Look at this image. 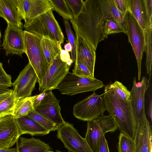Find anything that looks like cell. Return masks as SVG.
Here are the masks:
<instances>
[{"label":"cell","instance_id":"cell-25","mask_svg":"<svg viewBox=\"0 0 152 152\" xmlns=\"http://www.w3.org/2000/svg\"><path fill=\"white\" fill-rule=\"evenodd\" d=\"M34 110L29 97L19 99L15 101L13 116L15 118L26 116Z\"/></svg>","mask_w":152,"mask_h":152},{"label":"cell","instance_id":"cell-31","mask_svg":"<svg viewBox=\"0 0 152 152\" xmlns=\"http://www.w3.org/2000/svg\"><path fill=\"white\" fill-rule=\"evenodd\" d=\"M53 10L66 20H72L73 15L68 8L65 0H50Z\"/></svg>","mask_w":152,"mask_h":152},{"label":"cell","instance_id":"cell-46","mask_svg":"<svg viewBox=\"0 0 152 152\" xmlns=\"http://www.w3.org/2000/svg\"><path fill=\"white\" fill-rule=\"evenodd\" d=\"M1 32H0V39H1Z\"/></svg>","mask_w":152,"mask_h":152},{"label":"cell","instance_id":"cell-7","mask_svg":"<svg viewBox=\"0 0 152 152\" xmlns=\"http://www.w3.org/2000/svg\"><path fill=\"white\" fill-rule=\"evenodd\" d=\"M24 33L25 53L37 74L39 86L48 69L41 47L42 37L25 30Z\"/></svg>","mask_w":152,"mask_h":152},{"label":"cell","instance_id":"cell-9","mask_svg":"<svg viewBox=\"0 0 152 152\" xmlns=\"http://www.w3.org/2000/svg\"><path fill=\"white\" fill-rule=\"evenodd\" d=\"M57 130V138L62 141L69 152H93L72 124L65 122Z\"/></svg>","mask_w":152,"mask_h":152},{"label":"cell","instance_id":"cell-4","mask_svg":"<svg viewBox=\"0 0 152 152\" xmlns=\"http://www.w3.org/2000/svg\"><path fill=\"white\" fill-rule=\"evenodd\" d=\"M123 26L126 30L129 42L132 47L136 58L138 70V79L140 81L142 60L143 52L146 51L145 33L129 11H128L126 13Z\"/></svg>","mask_w":152,"mask_h":152},{"label":"cell","instance_id":"cell-11","mask_svg":"<svg viewBox=\"0 0 152 152\" xmlns=\"http://www.w3.org/2000/svg\"><path fill=\"white\" fill-rule=\"evenodd\" d=\"M37 81V74L29 62L12 83L15 101L31 96Z\"/></svg>","mask_w":152,"mask_h":152},{"label":"cell","instance_id":"cell-42","mask_svg":"<svg viewBox=\"0 0 152 152\" xmlns=\"http://www.w3.org/2000/svg\"><path fill=\"white\" fill-rule=\"evenodd\" d=\"M10 90L7 87L0 86V94L7 92Z\"/></svg>","mask_w":152,"mask_h":152},{"label":"cell","instance_id":"cell-21","mask_svg":"<svg viewBox=\"0 0 152 152\" xmlns=\"http://www.w3.org/2000/svg\"><path fill=\"white\" fill-rule=\"evenodd\" d=\"M17 152H46L51 150L48 143L39 139L20 137L17 142Z\"/></svg>","mask_w":152,"mask_h":152},{"label":"cell","instance_id":"cell-30","mask_svg":"<svg viewBox=\"0 0 152 152\" xmlns=\"http://www.w3.org/2000/svg\"><path fill=\"white\" fill-rule=\"evenodd\" d=\"M105 1L110 19L116 21L123 26L126 13L119 11L115 6L113 0H105Z\"/></svg>","mask_w":152,"mask_h":152},{"label":"cell","instance_id":"cell-44","mask_svg":"<svg viewBox=\"0 0 152 152\" xmlns=\"http://www.w3.org/2000/svg\"><path fill=\"white\" fill-rule=\"evenodd\" d=\"M64 48L65 50L67 52H71L72 50V47L70 44L68 42L64 46Z\"/></svg>","mask_w":152,"mask_h":152},{"label":"cell","instance_id":"cell-20","mask_svg":"<svg viewBox=\"0 0 152 152\" xmlns=\"http://www.w3.org/2000/svg\"><path fill=\"white\" fill-rule=\"evenodd\" d=\"M0 15L6 21L7 24L22 28V19L15 0H0Z\"/></svg>","mask_w":152,"mask_h":152},{"label":"cell","instance_id":"cell-16","mask_svg":"<svg viewBox=\"0 0 152 152\" xmlns=\"http://www.w3.org/2000/svg\"><path fill=\"white\" fill-rule=\"evenodd\" d=\"M130 11L145 32L152 27V0H129Z\"/></svg>","mask_w":152,"mask_h":152},{"label":"cell","instance_id":"cell-22","mask_svg":"<svg viewBox=\"0 0 152 152\" xmlns=\"http://www.w3.org/2000/svg\"><path fill=\"white\" fill-rule=\"evenodd\" d=\"M15 119L22 135L43 136L50 132L28 116Z\"/></svg>","mask_w":152,"mask_h":152},{"label":"cell","instance_id":"cell-19","mask_svg":"<svg viewBox=\"0 0 152 152\" xmlns=\"http://www.w3.org/2000/svg\"><path fill=\"white\" fill-rule=\"evenodd\" d=\"M75 40L76 59L80 60L94 75L96 51L83 37L76 34Z\"/></svg>","mask_w":152,"mask_h":152},{"label":"cell","instance_id":"cell-47","mask_svg":"<svg viewBox=\"0 0 152 152\" xmlns=\"http://www.w3.org/2000/svg\"></svg>","mask_w":152,"mask_h":152},{"label":"cell","instance_id":"cell-2","mask_svg":"<svg viewBox=\"0 0 152 152\" xmlns=\"http://www.w3.org/2000/svg\"><path fill=\"white\" fill-rule=\"evenodd\" d=\"M102 94L106 110L121 133L134 139L137 123L131 100L126 102L118 98L108 84Z\"/></svg>","mask_w":152,"mask_h":152},{"label":"cell","instance_id":"cell-41","mask_svg":"<svg viewBox=\"0 0 152 152\" xmlns=\"http://www.w3.org/2000/svg\"><path fill=\"white\" fill-rule=\"evenodd\" d=\"M150 102L149 107L148 108V114L149 117L151 118V120H152V100L151 96L149 97Z\"/></svg>","mask_w":152,"mask_h":152},{"label":"cell","instance_id":"cell-6","mask_svg":"<svg viewBox=\"0 0 152 152\" xmlns=\"http://www.w3.org/2000/svg\"><path fill=\"white\" fill-rule=\"evenodd\" d=\"M118 127L114 119L110 115H103L87 121V129L84 138L93 152H98L105 134L113 133Z\"/></svg>","mask_w":152,"mask_h":152},{"label":"cell","instance_id":"cell-43","mask_svg":"<svg viewBox=\"0 0 152 152\" xmlns=\"http://www.w3.org/2000/svg\"><path fill=\"white\" fill-rule=\"evenodd\" d=\"M0 152H17L16 148H13L8 149H0Z\"/></svg>","mask_w":152,"mask_h":152},{"label":"cell","instance_id":"cell-48","mask_svg":"<svg viewBox=\"0 0 152 152\" xmlns=\"http://www.w3.org/2000/svg\"></svg>","mask_w":152,"mask_h":152},{"label":"cell","instance_id":"cell-39","mask_svg":"<svg viewBox=\"0 0 152 152\" xmlns=\"http://www.w3.org/2000/svg\"><path fill=\"white\" fill-rule=\"evenodd\" d=\"M60 56L61 60L66 63L71 59L69 53L61 48L60 50Z\"/></svg>","mask_w":152,"mask_h":152},{"label":"cell","instance_id":"cell-14","mask_svg":"<svg viewBox=\"0 0 152 152\" xmlns=\"http://www.w3.org/2000/svg\"><path fill=\"white\" fill-rule=\"evenodd\" d=\"M59 100L51 91L47 92L43 99L34 107V110L59 127L65 122L61 113Z\"/></svg>","mask_w":152,"mask_h":152},{"label":"cell","instance_id":"cell-33","mask_svg":"<svg viewBox=\"0 0 152 152\" xmlns=\"http://www.w3.org/2000/svg\"><path fill=\"white\" fill-rule=\"evenodd\" d=\"M64 25L68 39L69 42L72 47L71 52V59L73 63H75L76 60V45L75 37L72 31L70 24L68 20H65Z\"/></svg>","mask_w":152,"mask_h":152},{"label":"cell","instance_id":"cell-17","mask_svg":"<svg viewBox=\"0 0 152 152\" xmlns=\"http://www.w3.org/2000/svg\"><path fill=\"white\" fill-rule=\"evenodd\" d=\"M133 85L130 91V100L134 109L137 124L145 115L144 107L145 93L148 87L147 80L143 76L141 81L137 82L136 77L133 78Z\"/></svg>","mask_w":152,"mask_h":152},{"label":"cell","instance_id":"cell-34","mask_svg":"<svg viewBox=\"0 0 152 152\" xmlns=\"http://www.w3.org/2000/svg\"><path fill=\"white\" fill-rule=\"evenodd\" d=\"M72 72L80 76L94 77L85 64L79 59H76Z\"/></svg>","mask_w":152,"mask_h":152},{"label":"cell","instance_id":"cell-3","mask_svg":"<svg viewBox=\"0 0 152 152\" xmlns=\"http://www.w3.org/2000/svg\"><path fill=\"white\" fill-rule=\"evenodd\" d=\"M50 10L37 17L29 23L24 24L25 30L55 41L61 44L64 35Z\"/></svg>","mask_w":152,"mask_h":152},{"label":"cell","instance_id":"cell-37","mask_svg":"<svg viewBox=\"0 0 152 152\" xmlns=\"http://www.w3.org/2000/svg\"><path fill=\"white\" fill-rule=\"evenodd\" d=\"M117 8L121 12L126 13L129 11V0H113Z\"/></svg>","mask_w":152,"mask_h":152},{"label":"cell","instance_id":"cell-1","mask_svg":"<svg viewBox=\"0 0 152 152\" xmlns=\"http://www.w3.org/2000/svg\"><path fill=\"white\" fill-rule=\"evenodd\" d=\"M108 19L105 0H86L78 15L70 20L75 34L83 37L96 51L99 43L105 39L103 27Z\"/></svg>","mask_w":152,"mask_h":152},{"label":"cell","instance_id":"cell-28","mask_svg":"<svg viewBox=\"0 0 152 152\" xmlns=\"http://www.w3.org/2000/svg\"><path fill=\"white\" fill-rule=\"evenodd\" d=\"M146 39V58L145 66L147 74L149 78L147 80L148 84L150 80L151 75L152 65V27L150 28L145 32Z\"/></svg>","mask_w":152,"mask_h":152},{"label":"cell","instance_id":"cell-24","mask_svg":"<svg viewBox=\"0 0 152 152\" xmlns=\"http://www.w3.org/2000/svg\"><path fill=\"white\" fill-rule=\"evenodd\" d=\"M15 101L13 90L0 94V118L13 115Z\"/></svg>","mask_w":152,"mask_h":152},{"label":"cell","instance_id":"cell-12","mask_svg":"<svg viewBox=\"0 0 152 152\" xmlns=\"http://www.w3.org/2000/svg\"><path fill=\"white\" fill-rule=\"evenodd\" d=\"M17 8L25 24L48 10H53L50 0H15Z\"/></svg>","mask_w":152,"mask_h":152},{"label":"cell","instance_id":"cell-38","mask_svg":"<svg viewBox=\"0 0 152 152\" xmlns=\"http://www.w3.org/2000/svg\"><path fill=\"white\" fill-rule=\"evenodd\" d=\"M47 92V91H44L38 95L29 97L34 108L43 99Z\"/></svg>","mask_w":152,"mask_h":152},{"label":"cell","instance_id":"cell-18","mask_svg":"<svg viewBox=\"0 0 152 152\" xmlns=\"http://www.w3.org/2000/svg\"><path fill=\"white\" fill-rule=\"evenodd\" d=\"M134 140L135 152H152L151 131L145 115L137 124Z\"/></svg>","mask_w":152,"mask_h":152},{"label":"cell","instance_id":"cell-26","mask_svg":"<svg viewBox=\"0 0 152 152\" xmlns=\"http://www.w3.org/2000/svg\"><path fill=\"white\" fill-rule=\"evenodd\" d=\"M108 85L118 98L126 102L130 101V91L121 82L116 80L113 83Z\"/></svg>","mask_w":152,"mask_h":152},{"label":"cell","instance_id":"cell-8","mask_svg":"<svg viewBox=\"0 0 152 152\" xmlns=\"http://www.w3.org/2000/svg\"><path fill=\"white\" fill-rule=\"evenodd\" d=\"M106 110L103 94L94 92L74 105L73 114L77 118L87 121L103 115Z\"/></svg>","mask_w":152,"mask_h":152},{"label":"cell","instance_id":"cell-15","mask_svg":"<svg viewBox=\"0 0 152 152\" xmlns=\"http://www.w3.org/2000/svg\"><path fill=\"white\" fill-rule=\"evenodd\" d=\"M21 135L13 115L0 118V149H10L17 143Z\"/></svg>","mask_w":152,"mask_h":152},{"label":"cell","instance_id":"cell-23","mask_svg":"<svg viewBox=\"0 0 152 152\" xmlns=\"http://www.w3.org/2000/svg\"><path fill=\"white\" fill-rule=\"evenodd\" d=\"M40 45L48 69L53 59L60 53L61 44L49 39L42 37Z\"/></svg>","mask_w":152,"mask_h":152},{"label":"cell","instance_id":"cell-27","mask_svg":"<svg viewBox=\"0 0 152 152\" xmlns=\"http://www.w3.org/2000/svg\"><path fill=\"white\" fill-rule=\"evenodd\" d=\"M27 116L48 131L57 130L59 126L56 124L37 113L34 110Z\"/></svg>","mask_w":152,"mask_h":152},{"label":"cell","instance_id":"cell-35","mask_svg":"<svg viewBox=\"0 0 152 152\" xmlns=\"http://www.w3.org/2000/svg\"><path fill=\"white\" fill-rule=\"evenodd\" d=\"M65 1L73 15V18H75L80 11L84 1L82 0H65Z\"/></svg>","mask_w":152,"mask_h":152},{"label":"cell","instance_id":"cell-40","mask_svg":"<svg viewBox=\"0 0 152 152\" xmlns=\"http://www.w3.org/2000/svg\"><path fill=\"white\" fill-rule=\"evenodd\" d=\"M98 152H110L107 142L105 136L103 137Z\"/></svg>","mask_w":152,"mask_h":152},{"label":"cell","instance_id":"cell-10","mask_svg":"<svg viewBox=\"0 0 152 152\" xmlns=\"http://www.w3.org/2000/svg\"><path fill=\"white\" fill-rule=\"evenodd\" d=\"M60 53L53 59L48 67L40 85L39 91L47 92L56 89L69 72V66L60 58Z\"/></svg>","mask_w":152,"mask_h":152},{"label":"cell","instance_id":"cell-29","mask_svg":"<svg viewBox=\"0 0 152 152\" xmlns=\"http://www.w3.org/2000/svg\"><path fill=\"white\" fill-rule=\"evenodd\" d=\"M118 152H135L134 139L120 133L117 145Z\"/></svg>","mask_w":152,"mask_h":152},{"label":"cell","instance_id":"cell-5","mask_svg":"<svg viewBox=\"0 0 152 152\" xmlns=\"http://www.w3.org/2000/svg\"><path fill=\"white\" fill-rule=\"evenodd\" d=\"M104 86L103 82L94 77H82L69 72L56 89L63 94L72 96L88 91H95Z\"/></svg>","mask_w":152,"mask_h":152},{"label":"cell","instance_id":"cell-36","mask_svg":"<svg viewBox=\"0 0 152 152\" xmlns=\"http://www.w3.org/2000/svg\"><path fill=\"white\" fill-rule=\"evenodd\" d=\"M11 76L5 72L2 63L0 62V86L11 87L12 86Z\"/></svg>","mask_w":152,"mask_h":152},{"label":"cell","instance_id":"cell-32","mask_svg":"<svg viewBox=\"0 0 152 152\" xmlns=\"http://www.w3.org/2000/svg\"><path fill=\"white\" fill-rule=\"evenodd\" d=\"M105 38L110 34L123 32L126 34V30L121 25L112 19H108L105 21L103 27Z\"/></svg>","mask_w":152,"mask_h":152},{"label":"cell","instance_id":"cell-13","mask_svg":"<svg viewBox=\"0 0 152 152\" xmlns=\"http://www.w3.org/2000/svg\"><path fill=\"white\" fill-rule=\"evenodd\" d=\"M2 46L6 55L15 54L22 57L26 52L24 31L22 28L7 24Z\"/></svg>","mask_w":152,"mask_h":152},{"label":"cell","instance_id":"cell-45","mask_svg":"<svg viewBox=\"0 0 152 152\" xmlns=\"http://www.w3.org/2000/svg\"><path fill=\"white\" fill-rule=\"evenodd\" d=\"M46 152H63L61 151H60L58 150H56L55 151H53L50 150L48 151H47ZM68 152H70L68 151Z\"/></svg>","mask_w":152,"mask_h":152}]
</instances>
